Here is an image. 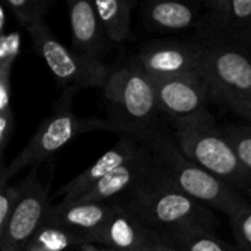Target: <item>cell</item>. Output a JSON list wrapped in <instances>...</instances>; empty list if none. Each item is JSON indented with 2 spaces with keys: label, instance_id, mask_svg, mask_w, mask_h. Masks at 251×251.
Here are the masks:
<instances>
[{
  "label": "cell",
  "instance_id": "5b68a950",
  "mask_svg": "<svg viewBox=\"0 0 251 251\" xmlns=\"http://www.w3.org/2000/svg\"><path fill=\"white\" fill-rule=\"evenodd\" d=\"M74 94L75 93L72 91L63 93V96L56 103L53 113L40 124L29 143L9 165L3 168L1 188L6 187V182L24 168L38 166L44 159L57 153L79 134L97 129L113 131L110 121H103L100 118H81L75 115L72 110Z\"/></svg>",
  "mask_w": 251,
  "mask_h": 251
},
{
  "label": "cell",
  "instance_id": "9a60e30c",
  "mask_svg": "<svg viewBox=\"0 0 251 251\" xmlns=\"http://www.w3.org/2000/svg\"><path fill=\"white\" fill-rule=\"evenodd\" d=\"M112 210L113 204L104 203H59L50 207L46 222L72 231L87 238L88 243H94Z\"/></svg>",
  "mask_w": 251,
  "mask_h": 251
},
{
  "label": "cell",
  "instance_id": "44dd1931",
  "mask_svg": "<svg viewBox=\"0 0 251 251\" xmlns=\"http://www.w3.org/2000/svg\"><path fill=\"white\" fill-rule=\"evenodd\" d=\"M50 0H7L12 15L28 29L44 24V16L50 7Z\"/></svg>",
  "mask_w": 251,
  "mask_h": 251
},
{
  "label": "cell",
  "instance_id": "9c48e42d",
  "mask_svg": "<svg viewBox=\"0 0 251 251\" xmlns=\"http://www.w3.org/2000/svg\"><path fill=\"white\" fill-rule=\"evenodd\" d=\"M204 46L182 41H156L147 44L132 62L151 79L200 75Z\"/></svg>",
  "mask_w": 251,
  "mask_h": 251
},
{
  "label": "cell",
  "instance_id": "7a4b0ae2",
  "mask_svg": "<svg viewBox=\"0 0 251 251\" xmlns=\"http://www.w3.org/2000/svg\"><path fill=\"white\" fill-rule=\"evenodd\" d=\"M101 91L115 132L146 146L162 132L157 128L160 109L154 84L132 60L113 68Z\"/></svg>",
  "mask_w": 251,
  "mask_h": 251
},
{
  "label": "cell",
  "instance_id": "7402d4cb",
  "mask_svg": "<svg viewBox=\"0 0 251 251\" xmlns=\"http://www.w3.org/2000/svg\"><path fill=\"white\" fill-rule=\"evenodd\" d=\"M222 132L234 149L240 163L251 174V126H226L222 128Z\"/></svg>",
  "mask_w": 251,
  "mask_h": 251
},
{
  "label": "cell",
  "instance_id": "7c38bea8",
  "mask_svg": "<svg viewBox=\"0 0 251 251\" xmlns=\"http://www.w3.org/2000/svg\"><path fill=\"white\" fill-rule=\"evenodd\" d=\"M168 240L129 209L113 204V210L94 243L118 251H153Z\"/></svg>",
  "mask_w": 251,
  "mask_h": 251
},
{
  "label": "cell",
  "instance_id": "e0dca14e",
  "mask_svg": "<svg viewBox=\"0 0 251 251\" xmlns=\"http://www.w3.org/2000/svg\"><path fill=\"white\" fill-rule=\"evenodd\" d=\"M146 24L162 32H178L191 28L197 21L193 4L181 1H150L143 6Z\"/></svg>",
  "mask_w": 251,
  "mask_h": 251
},
{
  "label": "cell",
  "instance_id": "52a82bcc",
  "mask_svg": "<svg viewBox=\"0 0 251 251\" xmlns=\"http://www.w3.org/2000/svg\"><path fill=\"white\" fill-rule=\"evenodd\" d=\"M200 78L209 99L251 103V57L246 50L225 44H204Z\"/></svg>",
  "mask_w": 251,
  "mask_h": 251
},
{
  "label": "cell",
  "instance_id": "4fadbf2b",
  "mask_svg": "<svg viewBox=\"0 0 251 251\" xmlns=\"http://www.w3.org/2000/svg\"><path fill=\"white\" fill-rule=\"evenodd\" d=\"M153 154L151 150L147 147L140 156L115 169L74 203L116 204L122 199H125L137 185L146 181L153 174Z\"/></svg>",
  "mask_w": 251,
  "mask_h": 251
},
{
  "label": "cell",
  "instance_id": "6da1fadb",
  "mask_svg": "<svg viewBox=\"0 0 251 251\" xmlns=\"http://www.w3.org/2000/svg\"><path fill=\"white\" fill-rule=\"evenodd\" d=\"M116 204L134 212L166 240L190 231H210L213 222L203 203L184 194L160 176L156 168L146 181Z\"/></svg>",
  "mask_w": 251,
  "mask_h": 251
},
{
  "label": "cell",
  "instance_id": "5bb4252c",
  "mask_svg": "<svg viewBox=\"0 0 251 251\" xmlns=\"http://www.w3.org/2000/svg\"><path fill=\"white\" fill-rule=\"evenodd\" d=\"M147 149L146 144H140L138 141L124 137L115 147L107 150L94 165L82 171L79 175H76L74 179H71L68 184H65L59 191L57 197H62L60 203H74L76 201L82 194H85L91 187H94L99 181L106 178L109 174H112L115 169L122 166L124 163L135 159Z\"/></svg>",
  "mask_w": 251,
  "mask_h": 251
},
{
  "label": "cell",
  "instance_id": "484cf974",
  "mask_svg": "<svg viewBox=\"0 0 251 251\" xmlns=\"http://www.w3.org/2000/svg\"><path fill=\"white\" fill-rule=\"evenodd\" d=\"M221 106H225L226 109L232 110L234 113L240 115L241 118H246L251 124V103L240 101V100H232V99H221L216 100Z\"/></svg>",
  "mask_w": 251,
  "mask_h": 251
},
{
  "label": "cell",
  "instance_id": "603a6c76",
  "mask_svg": "<svg viewBox=\"0 0 251 251\" xmlns=\"http://www.w3.org/2000/svg\"><path fill=\"white\" fill-rule=\"evenodd\" d=\"M234 235L243 251H251V204L247 203L231 216Z\"/></svg>",
  "mask_w": 251,
  "mask_h": 251
},
{
  "label": "cell",
  "instance_id": "d6986e66",
  "mask_svg": "<svg viewBox=\"0 0 251 251\" xmlns=\"http://www.w3.org/2000/svg\"><path fill=\"white\" fill-rule=\"evenodd\" d=\"M87 243V238L46 222L31 238L25 251H65L69 247L78 249Z\"/></svg>",
  "mask_w": 251,
  "mask_h": 251
},
{
  "label": "cell",
  "instance_id": "30bf717a",
  "mask_svg": "<svg viewBox=\"0 0 251 251\" xmlns=\"http://www.w3.org/2000/svg\"><path fill=\"white\" fill-rule=\"evenodd\" d=\"M204 6L200 26L209 44L250 49L251 0H212Z\"/></svg>",
  "mask_w": 251,
  "mask_h": 251
},
{
  "label": "cell",
  "instance_id": "cb8c5ba5",
  "mask_svg": "<svg viewBox=\"0 0 251 251\" xmlns=\"http://www.w3.org/2000/svg\"><path fill=\"white\" fill-rule=\"evenodd\" d=\"M22 194V187L21 184L13 185V187H3L1 194H0V238L3 237L9 221L12 218V213L21 199Z\"/></svg>",
  "mask_w": 251,
  "mask_h": 251
},
{
  "label": "cell",
  "instance_id": "ba28073f",
  "mask_svg": "<svg viewBox=\"0 0 251 251\" xmlns=\"http://www.w3.org/2000/svg\"><path fill=\"white\" fill-rule=\"evenodd\" d=\"M38 166L21 182L22 194L12 213L9 225L0 238L1 251H25L31 238L46 224L49 206L47 188L37 178Z\"/></svg>",
  "mask_w": 251,
  "mask_h": 251
},
{
  "label": "cell",
  "instance_id": "83f0119b",
  "mask_svg": "<svg viewBox=\"0 0 251 251\" xmlns=\"http://www.w3.org/2000/svg\"><path fill=\"white\" fill-rule=\"evenodd\" d=\"M153 251H182L178 246H175L174 243H171V241H166L165 244H162L160 247H157L156 250Z\"/></svg>",
  "mask_w": 251,
  "mask_h": 251
},
{
  "label": "cell",
  "instance_id": "ac0fdd59",
  "mask_svg": "<svg viewBox=\"0 0 251 251\" xmlns=\"http://www.w3.org/2000/svg\"><path fill=\"white\" fill-rule=\"evenodd\" d=\"M94 6L107 41L115 44L124 43L131 29V16L135 3L128 0H97Z\"/></svg>",
  "mask_w": 251,
  "mask_h": 251
},
{
  "label": "cell",
  "instance_id": "277c9868",
  "mask_svg": "<svg viewBox=\"0 0 251 251\" xmlns=\"http://www.w3.org/2000/svg\"><path fill=\"white\" fill-rule=\"evenodd\" d=\"M174 140L191 162L235 190L247 191L251 187V174L240 163L222 129L215 125L212 115L191 122L175 124Z\"/></svg>",
  "mask_w": 251,
  "mask_h": 251
},
{
  "label": "cell",
  "instance_id": "f1b7e54d",
  "mask_svg": "<svg viewBox=\"0 0 251 251\" xmlns=\"http://www.w3.org/2000/svg\"><path fill=\"white\" fill-rule=\"evenodd\" d=\"M246 194L249 196V199H250V200H251V187H250V188H249V190H247V191H246Z\"/></svg>",
  "mask_w": 251,
  "mask_h": 251
},
{
  "label": "cell",
  "instance_id": "3957f363",
  "mask_svg": "<svg viewBox=\"0 0 251 251\" xmlns=\"http://www.w3.org/2000/svg\"><path fill=\"white\" fill-rule=\"evenodd\" d=\"M147 147L151 150L157 174L188 197L210 204L229 218L247 204L238 190L191 162L179 150L175 140L163 132L154 137Z\"/></svg>",
  "mask_w": 251,
  "mask_h": 251
},
{
  "label": "cell",
  "instance_id": "ffe728a7",
  "mask_svg": "<svg viewBox=\"0 0 251 251\" xmlns=\"http://www.w3.org/2000/svg\"><path fill=\"white\" fill-rule=\"evenodd\" d=\"M168 241L182 251H238L231 244L219 240L210 231H190L169 238Z\"/></svg>",
  "mask_w": 251,
  "mask_h": 251
},
{
  "label": "cell",
  "instance_id": "d4e9b609",
  "mask_svg": "<svg viewBox=\"0 0 251 251\" xmlns=\"http://www.w3.org/2000/svg\"><path fill=\"white\" fill-rule=\"evenodd\" d=\"M13 124H15V118H13V110L7 109L0 112V146H1V153L6 149V144L9 143L12 134H13Z\"/></svg>",
  "mask_w": 251,
  "mask_h": 251
},
{
  "label": "cell",
  "instance_id": "4316f807",
  "mask_svg": "<svg viewBox=\"0 0 251 251\" xmlns=\"http://www.w3.org/2000/svg\"><path fill=\"white\" fill-rule=\"evenodd\" d=\"M79 251H118L115 249H110L107 246H103V244H97V243H87V244H82L78 247Z\"/></svg>",
  "mask_w": 251,
  "mask_h": 251
},
{
  "label": "cell",
  "instance_id": "8fae6325",
  "mask_svg": "<svg viewBox=\"0 0 251 251\" xmlns=\"http://www.w3.org/2000/svg\"><path fill=\"white\" fill-rule=\"evenodd\" d=\"M156 88L160 112L175 124L191 122L210 116L207 110L209 91L200 75L151 79Z\"/></svg>",
  "mask_w": 251,
  "mask_h": 251
},
{
  "label": "cell",
  "instance_id": "2e32d148",
  "mask_svg": "<svg viewBox=\"0 0 251 251\" xmlns=\"http://www.w3.org/2000/svg\"><path fill=\"white\" fill-rule=\"evenodd\" d=\"M66 4L74 50L84 56L100 59L106 50L107 38L99 21L94 1L72 0Z\"/></svg>",
  "mask_w": 251,
  "mask_h": 251
},
{
  "label": "cell",
  "instance_id": "8992f818",
  "mask_svg": "<svg viewBox=\"0 0 251 251\" xmlns=\"http://www.w3.org/2000/svg\"><path fill=\"white\" fill-rule=\"evenodd\" d=\"M26 31L34 50L44 60L59 87L76 93L82 88H103L106 85L113 66L66 47L51 34L46 22Z\"/></svg>",
  "mask_w": 251,
  "mask_h": 251
}]
</instances>
